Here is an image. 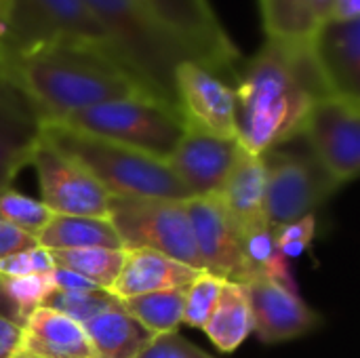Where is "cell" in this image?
Wrapping results in <instances>:
<instances>
[{
	"mask_svg": "<svg viewBox=\"0 0 360 358\" xmlns=\"http://www.w3.org/2000/svg\"><path fill=\"white\" fill-rule=\"evenodd\" d=\"M0 78L42 120L118 99H158L112 51L86 44L0 46Z\"/></svg>",
	"mask_w": 360,
	"mask_h": 358,
	"instance_id": "obj_1",
	"label": "cell"
},
{
	"mask_svg": "<svg viewBox=\"0 0 360 358\" xmlns=\"http://www.w3.org/2000/svg\"><path fill=\"white\" fill-rule=\"evenodd\" d=\"M232 87L238 141L257 156L297 139L312 106L331 95L310 38H266L251 59H243Z\"/></svg>",
	"mask_w": 360,
	"mask_h": 358,
	"instance_id": "obj_2",
	"label": "cell"
},
{
	"mask_svg": "<svg viewBox=\"0 0 360 358\" xmlns=\"http://www.w3.org/2000/svg\"><path fill=\"white\" fill-rule=\"evenodd\" d=\"M86 4L105 30L114 55L162 101L177 108L175 70L184 61L198 63L194 53L141 0H86Z\"/></svg>",
	"mask_w": 360,
	"mask_h": 358,
	"instance_id": "obj_3",
	"label": "cell"
},
{
	"mask_svg": "<svg viewBox=\"0 0 360 358\" xmlns=\"http://www.w3.org/2000/svg\"><path fill=\"white\" fill-rule=\"evenodd\" d=\"M40 143L80 162L108 194L192 198L165 160L116 141L70 129L61 122H40Z\"/></svg>",
	"mask_w": 360,
	"mask_h": 358,
	"instance_id": "obj_4",
	"label": "cell"
},
{
	"mask_svg": "<svg viewBox=\"0 0 360 358\" xmlns=\"http://www.w3.org/2000/svg\"><path fill=\"white\" fill-rule=\"evenodd\" d=\"M42 122H61L70 129L116 141L165 162L186 131L181 112L158 99L105 101Z\"/></svg>",
	"mask_w": 360,
	"mask_h": 358,
	"instance_id": "obj_5",
	"label": "cell"
},
{
	"mask_svg": "<svg viewBox=\"0 0 360 358\" xmlns=\"http://www.w3.org/2000/svg\"><path fill=\"white\" fill-rule=\"evenodd\" d=\"M108 219L122 249H152L202 270L184 200L110 194Z\"/></svg>",
	"mask_w": 360,
	"mask_h": 358,
	"instance_id": "obj_6",
	"label": "cell"
},
{
	"mask_svg": "<svg viewBox=\"0 0 360 358\" xmlns=\"http://www.w3.org/2000/svg\"><path fill=\"white\" fill-rule=\"evenodd\" d=\"M4 27L2 49L70 42L112 51L108 34L86 0H8Z\"/></svg>",
	"mask_w": 360,
	"mask_h": 358,
	"instance_id": "obj_7",
	"label": "cell"
},
{
	"mask_svg": "<svg viewBox=\"0 0 360 358\" xmlns=\"http://www.w3.org/2000/svg\"><path fill=\"white\" fill-rule=\"evenodd\" d=\"M262 160L266 167V211L270 228L312 215L342 188L312 152L274 148L262 154Z\"/></svg>",
	"mask_w": 360,
	"mask_h": 358,
	"instance_id": "obj_8",
	"label": "cell"
},
{
	"mask_svg": "<svg viewBox=\"0 0 360 358\" xmlns=\"http://www.w3.org/2000/svg\"><path fill=\"white\" fill-rule=\"evenodd\" d=\"M211 72L234 84L243 55L211 0H141Z\"/></svg>",
	"mask_w": 360,
	"mask_h": 358,
	"instance_id": "obj_9",
	"label": "cell"
},
{
	"mask_svg": "<svg viewBox=\"0 0 360 358\" xmlns=\"http://www.w3.org/2000/svg\"><path fill=\"white\" fill-rule=\"evenodd\" d=\"M300 137L340 186L352 181L360 169V101L321 97L308 112Z\"/></svg>",
	"mask_w": 360,
	"mask_h": 358,
	"instance_id": "obj_10",
	"label": "cell"
},
{
	"mask_svg": "<svg viewBox=\"0 0 360 358\" xmlns=\"http://www.w3.org/2000/svg\"><path fill=\"white\" fill-rule=\"evenodd\" d=\"M30 165L36 169L42 203L53 213L110 217V194L80 162L38 141Z\"/></svg>",
	"mask_w": 360,
	"mask_h": 358,
	"instance_id": "obj_11",
	"label": "cell"
},
{
	"mask_svg": "<svg viewBox=\"0 0 360 358\" xmlns=\"http://www.w3.org/2000/svg\"><path fill=\"white\" fill-rule=\"evenodd\" d=\"M200 268L219 279L245 285L249 279L243 234L217 194L184 200Z\"/></svg>",
	"mask_w": 360,
	"mask_h": 358,
	"instance_id": "obj_12",
	"label": "cell"
},
{
	"mask_svg": "<svg viewBox=\"0 0 360 358\" xmlns=\"http://www.w3.org/2000/svg\"><path fill=\"white\" fill-rule=\"evenodd\" d=\"M175 103L188 127L238 139L234 87L196 61H184L173 78Z\"/></svg>",
	"mask_w": 360,
	"mask_h": 358,
	"instance_id": "obj_13",
	"label": "cell"
},
{
	"mask_svg": "<svg viewBox=\"0 0 360 358\" xmlns=\"http://www.w3.org/2000/svg\"><path fill=\"white\" fill-rule=\"evenodd\" d=\"M240 150L238 139L217 137L196 127H188L167 158L169 169L186 186L190 196L217 194Z\"/></svg>",
	"mask_w": 360,
	"mask_h": 358,
	"instance_id": "obj_14",
	"label": "cell"
},
{
	"mask_svg": "<svg viewBox=\"0 0 360 358\" xmlns=\"http://www.w3.org/2000/svg\"><path fill=\"white\" fill-rule=\"evenodd\" d=\"M253 331L264 344H283L297 340L321 325V317L300 298L278 283L253 279L245 283Z\"/></svg>",
	"mask_w": 360,
	"mask_h": 358,
	"instance_id": "obj_15",
	"label": "cell"
},
{
	"mask_svg": "<svg viewBox=\"0 0 360 358\" xmlns=\"http://www.w3.org/2000/svg\"><path fill=\"white\" fill-rule=\"evenodd\" d=\"M316 68L331 95L360 101V19H327L310 36Z\"/></svg>",
	"mask_w": 360,
	"mask_h": 358,
	"instance_id": "obj_16",
	"label": "cell"
},
{
	"mask_svg": "<svg viewBox=\"0 0 360 358\" xmlns=\"http://www.w3.org/2000/svg\"><path fill=\"white\" fill-rule=\"evenodd\" d=\"M217 196L238 226L243 238L270 230L266 211V167L262 156L249 152L243 143Z\"/></svg>",
	"mask_w": 360,
	"mask_h": 358,
	"instance_id": "obj_17",
	"label": "cell"
},
{
	"mask_svg": "<svg viewBox=\"0 0 360 358\" xmlns=\"http://www.w3.org/2000/svg\"><path fill=\"white\" fill-rule=\"evenodd\" d=\"M38 141L40 118L15 89L0 82V190L11 188L30 165Z\"/></svg>",
	"mask_w": 360,
	"mask_h": 358,
	"instance_id": "obj_18",
	"label": "cell"
},
{
	"mask_svg": "<svg viewBox=\"0 0 360 358\" xmlns=\"http://www.w3.org/2000/svg\"><path fill=\"white\" fill-rule=\"evenodd\" d=\"M198 272L200 270L152 249H124V262L110 293L118 300H127L154 291L186 289Z\"/></svg>",
	"mask_w": 360,
	"mask_h": 358,
	"instance_id": "obj_19",
	"label": "cell"
},
{
	"mask_svg": "<svg viewBox=\"0 0 360 358\" xmlns=\"http://www.w3.org/2000/svg\"><path fill=\"white\" fill-rule=\"evenodd\" d=\"M23 352L32 358H95L82 325L44 306L23 327Z\"/></svg>",
	"mask_w": 360,
	"mask_h": 358,
	"instance_id": "obj_20",
	"label": "cell"
},
{
	"mask_svg": "<svg viewBox=\"0 0 360 358\" xmlns=\"http://www.w3.org/2000/svg\"><path fill=\"white\" fill-rule=\"evenodd\" d=\"M82 329L93 346L95 358H135L154 338V333L124 312L122 304L91 319Z\"/></svg>",
	"mask_w": 360,
	"mask_h": 358,
	"instance_id": "obj_21",
	"label": "cell"
},
{
	"mask_svg": "<svg viewBox=\"0 0 360 358\" xmlns=\"http://www.w3.org/2000/svg\"><path fill=\"white\" fill-rule=\"evenodd\" d=\"M202 331L221 352H234L249 338L253 331V319L245 285L226 281Z\"/></svg>",
	"mask_w": 360,
	"mask_h": 358,
	"instance_id": "obj_22",
	"label": "cell"
},
{
	"mask_svg": "<svg viewBox=\"0 0 360 358\" xmlns=\"http://www.w3.org/2000/svg\"><path fill=\"white\" fill-rule=\"evenodd\" d=\"M38 245L46 251L63 249H122V243L112 228L110 219L82 217V215H59L55 213L49 226L38 234Z\"/></svg>",
	"mask_w": 360,
	"mask_h": 358,
	"instance_id": "obj_23",
	"label": "cell"
},
{
	"mask_svg": "<svg viewBox=\"0 0 360 358\" xmlns=\"http://www.w3.org/2000/svg\"><path fill=\"white\" fill-rule=\"evenodd\" d=\"M184 295L186 289L154 291L135 298L120 300L127 314H131L150 333H173L184 319Z\"/></svg>",
	"mask_w": 360,
	"mask_h": 358,
	"instance_id": "obj_24",
	"label": "cell"
},
{
	"mask_svg": "<svg viewBox=\"0 0 360 358\" xmlns=\"http://www.w3.org/2000/svg\"><path fill=\"white\" fill-rule=\"evenodd\" d=\"M55 266L68 268L89 281H93L101 289H112L122 262L124 249H105V247H91V249H63L51 251Z\"/></svg>",
	"mask_w": 360,
	"mask_h": 358,
	"instance_id": "obj_25",
	"label": "cell"
},
{
	"mask_svg": "<svg viewBox=\"0 0 360 358\" xmlns=\"http://www.w3.org/2000/svg\"><path fill=\"white\" fill-rule=\"evenodd\" d=\"M266 38L308 40L316 27L308 0H259Z\"/></svg>",
	"mask_w": 360,
	"mask_h": 358,
	"instance_id": "obj_26",
	"label": "cell"
},
{
	"mask_svg": "<svg viewBox=\"0 0 360 358\" xmlns=\"http://www.w3.org/2000/svg\"><path fill=\"white\" fill-rule=\"evenodd\" d=\"M120 300L114 298L108 289H97V291H78V293L53 291L42 306L76 321L78 325H84L91 319L116 308Z\"/></svg>",
	"mask_w": 360,
	"mask_h": 358,
	"instance_id": "obj_27",
	"label": "cell"
},
{
	"mask_svg": "<svg viewBox=\"0 0 360 358\" xmlns=\"http://www.w3.org/2000/svg\"><path fill=\"white\" fill-rule=\"evenodd\" d=\"M53 215L55 213L42 200L30 198L13 188L0 190V219L21 228L36 238L49 226Z\"/></svg>",
	"mask_w": 360,
	"mask_h": 358,
	"instance_id": "obj_28",
	"label": "cell"
},
{
	"mask_svg": "<svg viewBox=\"0 0 360 358\" xmlns=\"http://www.w3.org/2000/svg\"><path fill=\"white\" fill-rule=\"evenodd\" d=\"M224 285H226V279H219L211 272L200 270L198 276L186 287L181 325L192 327V329H202L217 304V298Z\"/></svg>",
	"mask_w": 360,
	"mask_h": 358,
	"instance_id": "obj_29",
	"label": "cell"
},
{
	"mask_svg": "<svg viewBox=\"0 0 360 358\" xmlns=\"http://www.w3.org/2000/svg\"><path fill=\"white\" fill-rule=\"evenodd\" d=\"M2 285L6 289V293L11 295V300L25 314H32L36 308H40L46 302V298L55 291L51 272L32 274V276H17V279L2 276Z\"/></svg>",
	"mask_w": 360,
	"mask_h": 358,
	"instance_id": "obj_30",
	"label": "cell"
},
{
	"mask_svg": "<svg viewBox=\"0 0 360 358\" xmlns=\"http://www.w3.org/2000/svg\"><path fill=\"white\" fill-rule=\"evenodd\" d=\"M314 232H316V217L306 215L297 222L272 228V236H274V245L278 249V253L285 260H297L304 255V251L312 245L314 241Z\"/></svg>",
	"mask_w": 360,
	"mask_h": 358,
	"instance_id": "obj_31",
	"label": "cell"
},
{
	"mask_svg": "<svg viewBox=\"0 0 360 358\" xmlns=\"http://www.w3.org/2000/svg\"><path fill=\"white\" fill-rule=\"evenodd\" d=\"M55 268L51 251L42 249L40 245L15 255L0 260V276L17 279V276H32V274H46Z\"/></svg>",
	"mask_w": 360,
	"mask_h": 358,
	"instance_id": "obj_32",
	"label": "cell"
},
{
	"mask_svg": "<svg viewBox=\"0 0 360 358\" xmlns=\"http://www.w3.org/2000/svg\"><path fill=\"white\" fill-rule=\"evenodd\" d=\"M135 358H213L198 346L190 344L177 331L154 335Z\"/></svg>",
	"mask_w": 360,
	"mask_h": 358,
	"instance_id": "obj_33",
	"label": "cell"
},
{
	"mask_svg": "<svg viewBox=\"0 0 360 358\" xmlns=\"http://www.w3.org/2000/svg\"><path fill=\"white\" fill-rule=\"evenodd\" d=\"M38 247V238L23 232L21 228L0 219V260Z\"/></svg>",
	"mask_w": 360,
	"mask_h": 358,
	"instance_id": "obj_34",
	"label": "cell"
},
{
	"mask_svg": "<svg viewBox=\"0 0 360 358\" xmlns=\"http://www.w3.org/2000/svg\"><path fill=\"white\" fill-rule=\"evenodd\" d=\"M51 279H53V285H55V291H70V293H78V291H97L101 287H97L93 281L68 270V268H61V266H55L51 270Z\"/></svg>",
	"mask_w": 360,
	"mask_h": 358,
	"instance_id": "obj_35",
	"label": "cell"
},
{
	"mask_svg": "<svg viewBox=\"0 0 360 358\" xmlns=\"http://www.w3.org/2000/svg\"><path fill=\"white\" fill-rule=\"evenodd\" d=\"M23 350V329L0 319V358H15Z\"/></svg>",
	"mask_w": 360,
	"mask_h": 358,
	"instance_id": "obj_36",
	"label": "cell"
},
{
	"mask_svg": "<svg viewBox=\"0 0 360 358\" xmlns=\"http://www.w3.org/2000/svg\"><path fill=\"white\" fill-rule=\"evenodd\" d=\"M0 319H4V321H8V323H13V325H17V327H25V323H27V319H30V314H25L13 300H11V295L6 293V289H4V285H2V276H0Z\"/></svg>",
	"mask_w": 360,
	"mask_h": 358,
	"instance_id": "obj_37",
	"label": "cell"
},
{
	"mask_svg": "<svg viewBox=\"0 0 360 358\" xmlns=\"http://www.w3.org/2000/svg\"><path fill=\"white\" fill-rule=\"evenodd\" d=\"M329 19H340V21L360 19V0H333Z\"/></svg>",
	"mask_w": 360,
	"mask_h": 358,
	"instance_id": "obj_38",
	"label": "cell"
},
{
	"mask_svg": "<svg viewBox=\"0 0 360 358\" xmlns=\"http://www.w3.org/2000/svg\"><path fill=\"white\" fill-rule=\"evenodd\" d=\"M331 6H333V0H308V8L316 25L331 17Z\"/></svg>",
	"mask_w": 360,
	"mask_h": 358,
	"instance_id": "obj_39",
	"label": "cell"
},
{
	"mask_svg": "<svg viewBox=\"0 0 360 358\" xmlns=\"http://www.w3.org/2000/svg\"><path fill=\"white\" fill-rule=\"evenodd\" d=\"M6 6H8V0H0V17H2V21H4V11H6Z\"/></svg>",
	"mask_w": 360,
	"mask_h": 358,
	"instance_id": "obj_40",
	"label": "cell"
},
{
	"mask_svg": "<svg viewBox=\"0 0 360 358\" xmlns=\"http://www.w3.org/2000/svg\"><path fill=\"white\" fill-rule=\"evenodd\" d=\"M4 34H6V27H4V21H2V17H0V42L4 40Z\"/></svg>",
	"mask_w": 360,
	"mask_h": 358,
	"instance_id": "obj_41",
	"label": "cell"
},
{
	"mask_svg": "<svg viewBox=\"0 0 360 358\" xmlns=\"http://www.w3.org/2000/svg\"><path fill=\"white\" fill-rule=\"evenodd\" d=\"M15 358H32V357H30L27 352H23V350H21V352H19V354H17V357H15Z\"/></svg>",
	"mask_w": 360,
	"mask_h": 358,
	"instance_id": "obj_42",
	"label": "cell"
},
{
	"mask_svg": "<svg viewBox=\"0 0 360 358\" xmlns=\"http://www.w3.org/2000/svg\"><path fill=\"white\" fill-rule=\"evenodd\" d=\"M0 82H4V80H2V78H0Z\"/></svg>",
	"mask_w": 360,
	"mask_h": 358,
	"instance_id": "obj_43",
	"label": "cell"
}]
</instances>
